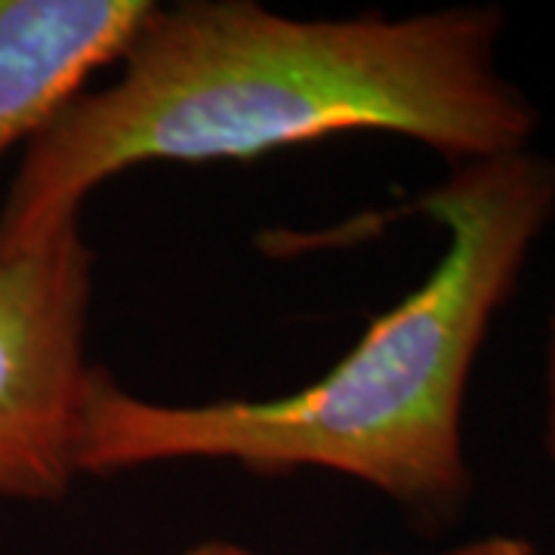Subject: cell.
Here are the masks:
<instances>
[{"instance_id":"cell-1","label":"cell","mask_w":555,"mask_h":555,"mask_svg":"<svg viewBox=\"0 0 555 555\" xmlns=\"http://www.w3.org/2000/svg\"><path fill=\"white\" fill-rule=\"evenodd\" d=\"M506 13L309 20L257 0L149 3L115 75L25 142L0 204V257L83 217L145 164H247L352 133L420 142L451 167L531 149L540 112L500 68Z\"/></svg>"},{"instance_id":"cell-2","label":"cell","mask_w":555,"mask_h":555,"mask_svg":"<svg viewBox=\"0 0 555 555\" xmlns=\"http://www.w3.org/2000/svg\"><path fill=\"white\" fill-rule=\"evenodd\" d=\"M404 214L433 219L444 250L324 377L278 398L164 404L93 364L78 420L80 478L160 463H235L254 476L324 469L448 525L473 496L466 389L496 315L555 219V158L525 149L456 164Z\"/></svg>"},{"instance_id":"cell-7","label":"cell","mask_w":555,"mask_h":555,"mask_svg":"<svg viewBox=\"0 0 555 555\" xmlns=\"http://www.w3.org/2000/svg\"><path fill=\"white\" fill-rule=\"evenodd\" d=\"M182 555H257L254 550L241 546L235 540H219V537H210V540H201L192 550H185Z\"/></svg>"},{"instance_id":"cell-6","label":"cell","mask_w":555,"mask_h":555,"mask_svg":"<svg viewBox=\"0 0 555 555\" xmlns=\"http://www.w3.org/2000/svg\"><path fill=\"white\" fill-rule=\"evenodd\" d=\"M436 555H537V546L528 537L518 534H485L466 540L460 546H451Z\"/></svg>"},{"instance_id":"cell-3","label":"cell","mask_w":555,"mask_h":555,"mask_svg":"<svg viewBox=\"0 0 555 555\" xmlns=\"http://www.w3.org/2000/svg\"><path fill=\"white\" fill-rule=\"evenodd\" d=\"M96 254L68 219L0 257V500L53 506L80 481L75 448Z\"/></svg>"},{"instance_id":"cell-4","label":"cell","mask_w":555,"mask_h":555,"mask_svg":"<svg viewBox=\"0 0 555 555\" xmlns=\"http://www.w3.org/2000/svg\"><path fill=\"white\" fill-rule=\"evenodd\" d=\"M152 0H0V167L124 53Z\"/></svg>"},{"instance_id":"cell-5","label":"cell","mask_w":555,"mask_h":555,"mask_svg":"<svg viewBox=\"0 0 555 555\" xmlns=\"http://www.w3.org/2000/svg\"><path fill=\"white\" fill-rule=\"evenodd\" d=\"M543 444L555 466V302L546 321V356H543Z\"/></svg>"}]
</instances>
